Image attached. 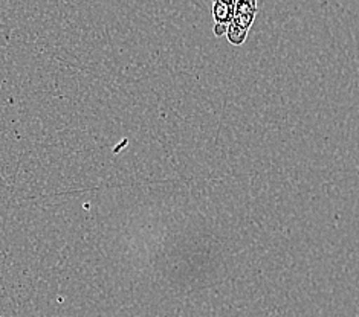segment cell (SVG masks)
Listing matches in <instances>:
<instances>
[{
	"label": "cell",
	"mask_w": 359,
	"mask_h": 317,
	"mask_svg": "<svg viewBox=\"0 0 359 317\" xmlns=\"http://www.w3.org/2000/svg\"><path fill=\"white\" fill-rule=\"evenodd\" d=\"M236 2H215L212 5V15H215L216 27L228 28L234 19Z\"/></svg>",
	"instance_id": "2"
},
{
	"label": "cell",
	"mask_w": 359,
	"mask_h": 317,
	"mask_svg": "<svg viewBox=\"0 0 359 317\" xmlns=\"http://www.w3.org/2000/svg\"><path fill=\"white\" fill-rule=\"evenodd\" d=\"M255 10H257V3L255 2H236V11H234V19L229 24L248 32L251 28V23L254 20Z\"/></svg>",
	"instance_id": "1"
}]
</instances>
